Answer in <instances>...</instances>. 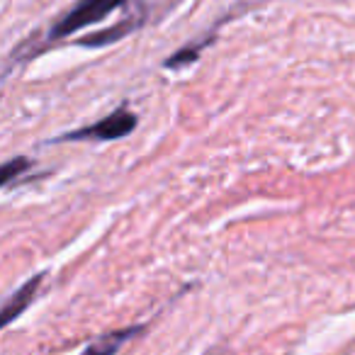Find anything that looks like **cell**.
<instances>
[{
	"instance_id": "1",
	"label": "cell",
	"mask_w": 355,
	"mask_h": 355,
	"mask_svg": "<svg viewBox=\"0 0 355 355\" xmlns=\"http://www.w3.org/2000/svg\"><path fill=\"white\" fill-rule=\"evenodd\" d=\"M124 3H127V0H78V3L51 27V40L69 37V35H73V32H78L80 27L98 25L110 12L122 8Z\"/></svg>"
},
{
	"instance_id": "2",
	"label": "cell",
	"mask_w": 355,
	"mask_h": 355,
	"mask_svg": "<svg viewBox=\"0 0 355 355\" xmlns=\"http://www.w3.org/2000/svg\"><path fill=\"white\" fill-rule=\"evenodd\" d=\"M137 129V117H134L129 110L119 107L117 112L107 114L100 122L90 124V127H83L78 132L66 134L64 139H93V141H112V139H122L127 134H132Z\"/></svg>"
},
{
	"instance_id": "3",
	"label": "cell",
	"mask_w": 355,
	"mask_h": 355,
	"mask_svg": "<svg viewBox=\"0 0 355 355\" xmlns=\"http://www.w3.org/2000/svg\"><path fill=\"white\" fill-rule=\"evenodd\" d=\"M42 282H44V275H42V272L32 277V280H27L25 285H22L20 290H17L15 295L6 302V306H3V311H0V324L8 326L15 316H20L22 311L30 306V302L37 297V290L42 287Z\"/></svg>"
},
{
	"instance_id": "4",
	"label": "cell",
	"mask_w": 355,
	"mask_h": 355,
	"mask_svg": "<svg viewBox=\"0 0 355 355\" xmlns=\"http://www.w3.org/2000/svg\"><path fill=\"white\" fill-rule=\"evenodd\" d=\"M139 27V20H124L119 22L117 27H110V30H103V32H95V35L85 37V40H80V44L83 46H105V44H114L117 40H122V37H127L132 30H137Z\"/></svg>"
},
{
	"instance_id": "5",
	"label": "cell",
	"mask_w": 355,
	"mask_h": 355,
	"mask_svg": "<svg viewBox=\"0 0 355 355\" xmlns=\"http://www.w3.org/2000/svg\"><path fill=\"white\" fill-rule=\"evenodd\" d=\"M139 331L141 329L137 326V329H124V331H119V334L105 336V340H98V343L88 345V353H112V350H117L124 340H129L134 334H139Z\"/></svg>"
},
{
	"instance_id": "6",
	"label": "cell",
	"mask_w": 355,
	"mask_h": 355,
	"mask_svg": "<svg viewBox=\"0 0 355 355\" xmlns=\"http://www.w3.org/2000/svg\"><path fill=\"white\" fill-rule=\"evenodd\" d=\"M27 166H30V161H27V158H12V161H8L6 168H3V175H0V183L10 185L12 180H15L17 173H22Z\"/></svg>"
}]
</instances>
